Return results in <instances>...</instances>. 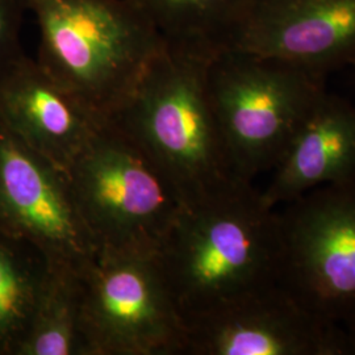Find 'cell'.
I'll use <instances>...</instances> for the list:
<instances>
[{"instance_id":"obj_3","label":"cell","mask_w":355,"mask_h":355,"mask_svg":"<svg viewBox=\"0 0 355 355\" xmlns=\"http://www.w3.org/2000/svg\"><path fill=\"white\" fill-rule=\"evenodd\" d=\"M37 62L101 124L127 102L165 46L128 0H26Z\"/></svg>"},{"instance_id":"obj_5","label":"cell","mask_w":355,"mask_h":355,"mask_svg":"<svg viewBox=\"0 0 355 355\" xmlns=\"http://www.w3.org/2000/svg\"><path fill=\"white\" fill-rule=\"evenodd\" d=\"M66 173L99 250L158 252L182 205L164 175L119 129L99 125Z\"/></svg>"},{"instance_id":"obj_8","label":"cell","mask_w":355,"mask_h":355,"mask_svg":"<svg viewBox=\"0 0 355 355\" xmlns=\"http://www.w3.org/2000/svg\"><path fill=\"white\" fill-rule=\"evenodd\" d=\"M0 230L31 242L51 267L82 271L98 253L64 168L0 120Z\"/></svg>"},{"instance_id":"obj_9","label":"cell","mask_w":355,"mask_h":355,"mask_svg":"<svg viewBox=\"0 0 355 355\" xmlns=\"http://www.w3.org/2000/svg\"><path fill=\"white\" fill-rule=\"evenodd\" d=\"M184 324V355H355L347 330L305 309L279 283Z\"/></svg>"},{"instance_id":"obj_7","label":"cell","mask_w":355,"mask_h":355,"mask_svg":"<svg viewBox=\"0 0 355 355\" xmlns=\"http://www.w3.org/2000/svg\"><path fill=\"white\" fill-rule=\"evenodd\" d=\"M279 284L318 318H355V180L327 184L279 211Z\"/></svg>"},{"instance_id":"obj_18","label":"cell","mask_w":355,"mask_h":355,"mask_svg":"<svg viewBox=\"0 0 355 355\" xmlns=\"http://www.w3.org/2000/svg\"><path fill=\"white\" fill-rule=\"evenodd\" d=\"M354 64H355V61H354Z\"/></svg>"},{"instance_id":"obj_16","label":"cell","mask_w":355,"mask_h":355,"mask_svg":"<svg viewBox=\"0 0 355 355\" xmlns=\"http://www.w3.org/2000/svg\"><path fill=\"white\" fill-rule=\"evenodd\" d=\"M26 0H0V79L26 54L20 45V31Z\"/></svg>"},{"instance_id":"obj_6","label":"cell","mask_w":355,"mask_h":355,"mask_svg":"<svg viewBox=\"0 0 355 355\" xmlns=\"http://www.w3.org/2000/svg\"><path fill=\"white\" fill-rule=\"evenodd\" d=\"M79 278L83 355H184L186 324L155 254L98 250Z\"/></svg>"},{"instance_id":"obj_14","label":"cell","mask_w":355,"mask_h":355,"mask_svg":"<svg viewBox=\"0 0 355 355\" xmlns=\"http://www.w3.org/2000/svg\"><path fill=\"white\" fill-rule=\"evenodd\" d=\"M49 270L36 246L0 230V350L19 354Z\"/></svg>"},{"instance_id":"obj_4","label":"cell","mask_w":355,"mask_h":355,"mask_svg":"<svg viewBox=\"0 0 355 355\" xmlns=\"http://www.w3.org/2000/svg\"><path fill=\"white\" fill-rule=\"evenodd\" d=\"M207 89L236 175L278 165L325 89V76L284 60L230 48L207 67Z\"/></svg>"},{"instance_id":"obj_13","label":"cell","mask_w":355,"mask_h":355,"mask_svg":"<svg viewBox=\"0 0 355 355\" xmlns=\"http://www.w3.org/2000/svg\"><path fill=\"white\" fill-rule=\"evenodd\" d=\"M167 48L211 61L234 46L257 0H128Z\"/></svg>"},{"instance_id":"obj_15","label":"cell","mask_w":355,"mask_h":355,"mask_svg":"<svg viewBox=\"0 0 355 355\" xmlns=\"http://www.w3.org/2000/svg\"><path fill=\"white\" fill-rule=\"evenodd\" d=\"M79 274L51 267L19 354L83 355Z\"/></svg>"},{"instance_id":"obj_11","label":"cell","mask_w":355,"mask_h":355,"mask_svg":"<svg viewBox=\"0 0 355 355\" xmlns=\"http://www.w3.org/2000/svg\"><path fill=\"white\" fill-rule=\"evenodd\" d=\"M0 120L64 171L102 125L26 55L0 79Z\"/></svg>"},{"instance_id":"obj_17","label":"cell","mask_w":355,"mask_h":355,"mask_svg":"<svg viewBox=\"0 0 355 355\" xmlns=\"http://www.w3.org/2000/svg\"><path fill=\"white\" fill-rule=\"evenodd\" d=\"M345 329L347 330V333L350 334V337H352V341L354 343L355 347V318L345 327Z\"/></svg>"},{"instance_id":"obj_1","label":"cell","mask_w":355,"mask_h":355,"mask_svg":"<svg viewBox=\"0 0 355 355\" xmlns=\"http://www.w3.org/2000/svg\"><path fill=\"white\" fill-rule=\"evenodd\" d=\"M155 259L186 322L279 283V211L265 204L253 184L180 208Z\"/></svg>"},{"instance_id":"obj_2","label":"cell","mask_w":355,"mask_h":355,"mask_svg":"<svg viewBox=\"0 0 355 355\" xmlns=\"http://www.w3.org/2000/svg\"><path fill=\"white\" fill-rule=\"evenodd\" d=\"M208 64L165 45L107 121L149 158L182 208L253 184L242 182L230 164L208 98Z\"/></svg>"},{"instance_id":"obj_10","label":"cell","mask_w":355,"mask_h":355,"mask_svg":"<svg viewBox=\"0 0 355 355\" xmlns=\"http://www.w3.org/2000/svg\"><path fill=\"white\" fill-rule=\"evenodd\" d=\"M233 48L321 76L355 61V0H257Z\"/></svg>"},{"instance_id":"obj_12","label":"cell","mask_w":355,"mask_h":355,"mask_svg":"<svg viewBox=\"0 0 355 355\" xmlns=\"http://www.w3.org/2000/svg\"><path fill=\"white\" fill-rule=\"evenodd\" d=\"M262 200L271 208L327 184L355 180V105L327 91L295 133Z\"/></svg>"}]
</instances>
